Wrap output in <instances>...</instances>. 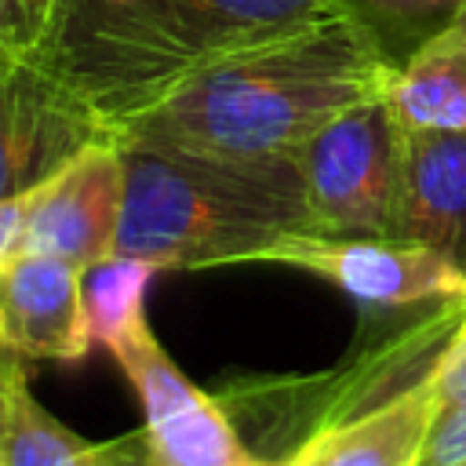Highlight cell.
I'll list each match as a JSON object with an SVG mask.
<instances>
[{
    "label": "cell",
    "instance_id": "obj_1",
    "mask_svg": "<svg viewBox=\"0 0 466 466\" xmlns=\"http://www.w3.org/2000/svg\"><path fill=\"white\" fill-rule=\"evenodd\" d=\"M386 73L364 36L331 11L189 73L120 120L113 138L215 160L291 157L331 116L382 95Z\"/></svg>",
    "mask_w": 466,
    "mask_h": 466
},
{
    "label": "cell",
    "instance_id": "obj_2",
    "mask_svg": "<svg viewBox=\"0 0 466 466\" xmlns=\"http://www.w3.org/2000/svg\"><path fill=\"white\" fill-rule=\"evenodd\" d=\"M320 15L328 0H58L36 58L113 131L189 73Z\"/></svg>",
    "mask_w": 466,
    "mask_h": 466
},
{
    "label": "cell",
    "instance_id": "obj_3",
    "mask_svg": "<svg viewBox=\"0 0 466 466\" xmlns=\"http://www.w3.org/2000/svg\"><path fill=\"white\" fill-rule=\"evenodd\" d=\"M124 211L113 255L160 269L258 262L284 233H313L295 157L215 160L120 142Z\"/></svg>",
    "mask_w": 466,
    "mask_h": 466
},
{
    "label": "cell",
    "instance_id": "obj_4",
    "mask_svg": "<svg viewBox=\"0 0 466 466\" xmlns=\"http://www.w3.org/2000/svg\"><path fill=\"white\" fill-rule=\"evenodd\" d=\"M291 157L306 186L313 233L393 237L404 127L382 95L331 116Z\"/></svg>",
    "mask_w": 466,
    "mask_h": 466
},
{
    "label": "cell",
    "instance_id": "obj_5",
    "mask_svg": "<svg viewBox=\"0 0 466 466\" xmlns=\"http://www.w3.org/2000/svg\"><path fill=\"white\" fill-rule=\"evenodd\" d=\"M109 124L36 55L0 47V200L44 186Z\"/></svg>",
    "mask_w": 466,
    "mask_h": 466
},
{
    "label": "cell",
    "instance_id": "obj_6",
    "mask_svg": "<svg viewBox=\"0 0 466 466\" xmlns=\"http://www.w3.org/2000/svg\"><path fill=\"white\" fill-rule=\"evenodd\" d=\"M106 350L138 390L146 411L142 444L149 466H273L240 444L226 411L175 368L146 320Z\"/></svg>",
    "mask_w": 466,
    "mask_h": 466
},
{
    "label": "cell",
    "instance_id": "obj_7",
    "mask_svg": "<svg viewBox=\"0 0 466 466\" xmlns=\"http://www.w3.org/2000/svg\"><path fill=\"white\" fill-rule=\"evenodd\" d=\"M258 262H284L335 284L360 306H415L466 299V269L404 237L284 233Z\"/></svg>",
    "mask_w": 466,
    "mask_h": 466
},
{
    "label": "cell",
    "instance_id": "obj_8",
    "mask_svg": "<svg viewBox=\"0 0 466 466\" xmlns=\"http://www.w3.org/2000/svg\"><path fill=\"white\" fill-rule=\"evenodd\" d=\"M124 211V149L109 135L80 149L44 186L33 189L18 251L55 255L91 266L113 255Z\"/></svg>",
    "mask_w": 466,
    "mask_h": 466
},
{
    "label": "cell",
    "instance_id": "obj_9",
    "mask_svg": "<svg viewBox=\"0 0 466 466\" xmlns=\"http://www.w3.org/2000/svg\"><path fill=\"white\" fill-rule=\"evenodd\" d=\"M80 277V266L55 255L15 251L0 262V346L18 357L80 360L91 350Z\"/></svg>",
    "mask_w": 466,
    "mask_h": 466
},
{
    "label": "cell",
    "instance_id": "obj_10",
    "mask_svg": "<svg viewBox=\"0 0 466 466\" xmlns=\"http://www.w3.org/2000/svg\"><path fill=\"white\" fill-rule=\"evenodd\" d=\"M393 237L466 269V131H404Z\"/></svg>",
    "mask_w": 466,
    "mask_h": 466
},
{
    "label": "cell",
    "instance_id": "obj_11",
    "mask_svg": "<svg viewBox=\"0 0 466 466\" xmlns=\"http://www.w3.org/2000/svg\"><path fill=\"white\" fill-rule=\"evenodd\" d=\"M426 375L364 415L320 426L284 466H415L437 411Z\"/></svg>",
    "mask_w": 466,
    "mask_h": 466
},
{
    "label": "cell",
    "instance_id": "obj_12",
    "mask_svg": "<svg viewBox=\"0 0 466 466\" xmlns=\"http://www.w3.org/2000/svg\"><path fill=\"white\" fill-rule=\"evenodd\" d=\"M0 462L4 466H116L113 444H87L29 393L18 353L0 346Z\"/></svg>",
    "mask_w": 466,
    "mask_h": 466
},
{
    "label": "cell",
    "instance_id": "obj_13",
    "mask_svg": "<svg viewBox=\"0 0 466 466\" xmlns=\"http://www.w3.org/2000/svg\"><path fill=\"white\" fill-rule=\"evenodd\" d=\"M382 98L404 131H466V36L451 29L386 73Z\"/></svg>",
    "mask_w": 466,
    "mask_h": 466
},
{
    "label": "cell",
    "instance_id": "obj_14",
    "mask_svg": "<svg viewBox=\"0 0 466 466\" xmlns=\"http://www.w3.org/2000/svg\"><path fill=\"white\" fill-rule=\"evenodd\" d=\"M339 18H346L375 58L393 73L415 58L426 44L459 29L466 0H328Z\"/></svg>",
    "mask_w": 466,
    "mask_h": 466
},
{
    "label": "cell",
    "instance_id": "obj_15",
    "mask_svg": "<svg viewBox=\"0 0 466 466\" xmlns=\"http://www.w3.org/2000/svg\"><path fill=\"white\" fill-rule=\"evenodd\" d=\"M160 266L131 255H106L84 266V320L91 346L116 342L124 331L146 320V288Z\"/></svg>",
    "mask_w": 466,
    "mask_h": 466
},
{
    "label": "cell",
    "instance_id": "obj_16",
    "mask_svg": "<svg viewBox=\"0 0 466 466\" xmlns=\"http://www.w3.org/2000/svg\"><path fill=\"white\" fill-rule=\"evenodd\" d=\"M58 0H0V47L36 55L51 33Z\"/></svg>",
    "mask_w": 466,
    "mask_h": 466
},
{
    "label": "cell",
    "instance_id": "obj_17",
    "mask_svg": "<svg viewBox=\"0 0 466 466\" xmlns=\"http://www.w3.org/2000/svg\"><path fill=\"white\" fill-rule=\"evenodd\" d=\"M430 390H433V404L441 411H455V408H466V313L459 320V328L451 331L444 353L433 360L430 368Z\"/></svg>",
    "mask_w": 466,
    "mask_h": 466
},
{
    "label": "cell",
    "instance_id": "obj_18",
    "mask_svg": "<svg viewBox=\"0 0 466 466\" xmlns=\"http://www.w3.org/2000/svg\"><path fill=\"white\" fill-rule=\"evenodd\" d=\"M415 466H466V408L433 415Z\"/></svg>",
    "mask_w": 466,
    "mask_h": 466
},
{
    "label": "cell",
    "instance_id": "obj_19",
    "mask_svg": "<svg viewBox=\"0 0 466 466\" xmlns=\"http://www.w3.org/2000/svg\"><path fill=\"white\" fill-rule=\"evenodd\" d=\"M29 204H33V189L22 197H7L0 200V262H7L18 251L25 218H29Z\"/></svg>",
    "mask_w": 466,
    "mask_h": 466
},
{
    "label": "cell",
    "instance_id": "obj_20",
    "mask_svg": "<svg viewBox=\"0 0 466 466\" xmlns=\"http://www.w3.org/2000/svg\"><path fill=\"white\" fill-rule=\"evenodd\" d=\"M116 466H149L146 459V444H142V433L131 437V441H116Z\"/></svg>",
    "mask_w": 466,
    "mask_h": 466
},
{
    "label": "cell",
    "instance_id": "obj_21",
    "mask_svg": "<svg viewBox=\"0 0 466 466\" xmlns=\"http://www.w3.org/2000/svg\"><path fill=\"white\" fill-rule=\"evenodd\" d=\"M459 33H462V36H466V15H462V22H459Z\"/></svg>",
    "mask_w": 466,
    "mask_h": 466
},
{
    "label": "cell",
    "instance_id": "obj_22",
    "mask_svg": "<svg viewBox=\"0 0 466 466\" xmlns=\"http://www.w3.org/2000/svg\"><path fill=\"white\" fill-rule=\"evenodd\" d=\"M0 466H4V462H0Z\"/></svg>",
    "mask_w": 466,
    "mask_h": 466
}]
</instances>
